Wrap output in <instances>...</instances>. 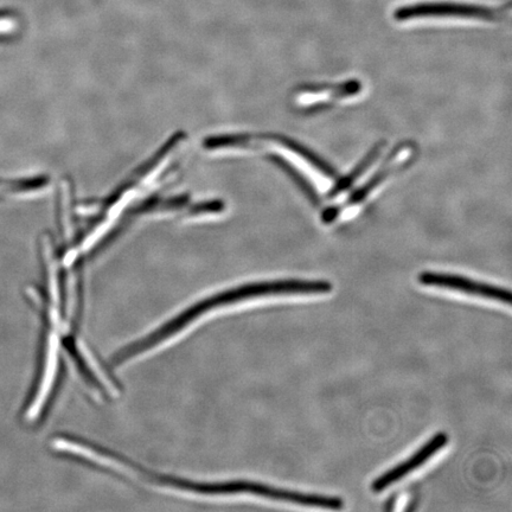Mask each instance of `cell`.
I'll return each mask as SVG.
<instances>
[{
  "label": "cell",
  "instance_id": "6da1fadb",
  "mask_svg": "<svg viewBox=\"0 0 512 512\" xmlns=\"http://www.w3.org/2000/svg\"><path fill=\"white\" fill-rule=\"evenodd\" d=\"M334 290L328 280L280 279L243 284L198 300L179 312L177 316L166 320L163 325L147 334V341L157 350L171 347L190 331L198 328L209 319H213L223 310L248 300L290 296V294H324Z\"/></svg>",
  "mask_w": 512,
  "mask_h": 512
},
{
  "label": "cell",
  "instance_id": "7a4b0ae2",
  "mask_svg": "<svg viewBox=\"0 0 512 512\" xmlns=\"http://www.w3.org/2000/svg\"><path fill=\"white\" fill-rule=\"evenodd\" d=\"M394 19L398 22L412 21L416 18L430 17H460L477 18L482 21H499L503 16L502 8L495 9L490 6L452 3V2H425L401 6L394 11Z\"/></svg>",
  "mask_w": 512,
  "mask_h": 512
},
{
  "label": "cell",
  "instance_id": "3957f363",
  "mask_svg": "<svg viewBox=\"0 0 512 512\" xmlns=\"http://www.w3.org/2000/svg\"><path fill=\"white\" fill-rule=\"evenodd\" d=\"M420 284L424 286L445 288V290L457 291L470 296L496 300V302L510 305L511 292L508 288L498 287L482 283L460 275L438 272H422L419 274Z\"/></svg>",
  "mask_w": 512,
  "mask_h": 512
},
{
  "label": "cell",
  "instance_id": "277c9868",
  "mask_svg": "<svg viewBox=\"0 0 512 512\" xmlns=\"http://www.w3.org/2000/svg\"><path fill=\"white\" fill-rule=\"evenodd\" d=\"M413 152L414 146L409 143H403L396 147V149L390 153L386 162L381 166V169L371 177L369 182L364 184L362 188L356 190L341 206L330 207L323 211L322 222L325 224L335 222L338 216L342 214L343 210L351 206H356V204L366 200L370 192L379 187L383 179H386L388 176L392 175L395 170L401 169L402 166H405L407 162H409Z\"/></svg>",
  "mask_w": 512,
  "mask_h": 512
},
{
  "label": "cell",
  "instance_id": "5b68a950",
  "mask_svg": "<svg viewBox=\"0 0 512 512\" xmlns=\"http://www.w3.org/2000/svg\"><path fill=\"white\" fill-rule=\"evenodd\" d=\"M448 441H450V437H448L447 433L439 432L434 434L426 444L421 446L420 450L412 454L411 458H408L405 462L394 466L393 469L377 477L373 484H371V490H373L375 494H380V492L388 489L389 486L400 482V480L409 476V473L419 469V467L427 463L435 454L443 450L448 444Z\"/></svg>",
  "mask_w": 512,
  "mask_h": 512
},
{
  "label": "cell",
  "instance_id": "8992f818",
  "mask_svg": "<svg viewBox=\"0 0 512 512\" xmlns=\"http://www.w3.org/2000/svg\"><path fill=\"white\" fill-rule=\"evenodd\" d=\"M273 142L281 144L286 147V149L291 150L294 153H297L300 157L304 158L311 165L315 166V168L322 172L325 176L335 178L337 177V171L334 166H331L328 162H325L323 158H320L317 153L313 152L309 149V147L304 146L297 142V140H293L291 138L285 136H279V134H273L270 136Z\"/></svg>",
  "mask_w": 512,
  "mask_h": 512
},
{
  "label": "cell",
  "instance_id": "52a82bcc",
  "mask_svg": "<svg viewBox=\"0 0 512 512\" xmlns=\"http://www.w3.org/2000/svg\"><path fill=\"white\" fill-rule=\"evenodd\" d=\"M386 146V142L377 143L373 149H371L366 156L355 166V169L350 172V174L345 175L343 178L339 179V181L332 187L330 190L328 197L334 198L339 194H342L343 191L348 190L352 184H354L358 178H360L364 172L370 165L375 162L377 157L380 156V153Z\"/></svg>",
  "mask_w": 512,
  "mask_h": 512
},
{
  "label": "cell",
  "instance_id": "ba28073f",
  "mask_svg": "<svg viewBox=\"0 0 512 512\" xmlns=\"http://www.w3.org/2000/svg\"><path fill=\"white\" fill-rule=\"evenodd\" d=\"M273 163L277 164L280 169H283L288 176L293 179V182L298 185L300 190L304 192L307 198L311 201L313 206H319L320 198L315 190L312 188V185L306 181V179L299 174L296 169H293L291 164H288L285 159L272 155L270 156Z\"/></svg>",
  "mask_w": 512,
  "mask_h": 512
},
{
  "label": "cell",
  "instance_id": "9c48e42d",
  "mask_svg": "<svg viewBox=\"0 0 512 512\" xmlns=\"http://www.w3.org/2000/svg\"><path fill=\"white\" fill-rule=\"evenodd\" d=\"M14 29L15 23L12 22L8 17L0 14V34H9V32Z\"/></svg>",
  "mask_w": 512,
  "mask_h": 512
}]
</instances>
